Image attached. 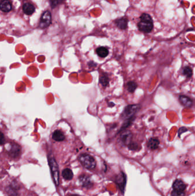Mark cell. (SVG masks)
I'll return each instance as SVG.
<instances>
[{"instance_id":"cell-13","label":"cell","mask_w":195,"mask_h":196,"mask_svg":"<svg viewBox=\"0 0 195 196\" xmlns=\"http://www.w3.org/2000/svg\"><path fill=\"white\" fill-rule=\"evenodd\" d=\"M52 138L57 142H61L65 140V136L64 133L61 131L56 130L53 133Z\"/></svg>"},{"instance_id":"cell-3","label":"cell","mask_w":195,"mask_h":196,"mask_svg":"<svg viewBox=\"0 0 195 196\" xmlns=\"http://www.w3.org/2000/svg\"><path fill=\"white\" fill-rule=\"evenodd\" d=\"M139 108H140L139 105H137V104L129 105L125 108L121 115V116L122 118L125 119H130L134 116V115L137 112V111L139 110Z\"/></svg>"},{"instance_id":"cell-7","label":"cell","mask_w":195,"mask_h":196,"mask_svg":"<svg viewBox=\"0 0 195 196\" xmlns=\"http://www.w3.org/2000/svg\"><path fill=\"white\" fill-rule=\"evenodd\" d=\"M132 138V134L129 131H124V133L121 135L120 140L122 143L124 145H129L130 143Z\"/></svg>"},{"instance_id":"cell-24","label":"cell","mask_w":195,"mask_h":196,"mask_svg":"<svg viewBox=\"0 0 195 196\" xmlns=\"http://www.w3.org/2000/svg\"><path fill=\"white\" fill-rule=\"evenodd\" d=\"M59 0H50V3L52 7L53 8H55L58 4Z\"/></svg>"},{"instance_id":"cell-26","label":"cell","mask_w":195,"mask_h":196,"mask_svg":"<svg viewBox=\"0 0 195 196\" xmlns=\"http://www.w3.org/2000/svg\"><path fill=\"white\" fill-rule=\"evenodd\" d=\"M24 196H39V195L33 191H28V192L25 193Z\"/></svg>"},{"instance_id":"cell-4","label":"cell","mask_w":195,"mask_h":196,"mask_svg":"<svg viewBox=\"0 0 195 196\" xmlns=\"http://www.w3.org/2000/svg\"><path fill=\"white\" fill-rule=\"evenodd\" d=\"M52 21V17L51 13L49 11H46L44 12L42 15L40 23H39V27L41 29H44L48 27L51 23Z\"/></svg>"},{"instance_id":"cell-8","label":"cell","mask_w":195,"mask_h":196,"mask_svg":"<svg viewBox=\"0 0 195 196\" xmlns=\"http://www.w3.org/2000/svg\"><path fill=\"white\" fill-rule=\"evenodd\" d=\"M1 10L5 13L9 12L12 10V3L10 0H1V4H0Z\"/></svg>"},{"instance_id":"cell-23","label":"cell","mask_w":195,"mask_h":196,"mask_svg":"<svg viewBox=\"0 0 195 196\" xmlns=\"http://www.w3.org/2000/svg\"><path fill=\"white\" fill-rule=\"evenodd\" d=\"M171 196H185V193L184 191L174 190L171 193Z\"/></svg>"},{"instance_id":"cell-11","label":"cell","mask_w":195,"mask_h":196,"mask_svg":"<svg viewBox=\"0 0 195 196\" xmlns=\"http://www.w3.org/2000/svg\"><path fill=\"white\" fill-rule=\"evenodd\" d=\"M128 20L126 17H122L116 21V24L117 27L121 29H125L128 27Z\"/></svg>"},{"instance_id":"cell-20","label":"cell","mask_w":195,"mask_h":196,"mask_svg":"<svg viewBox=\"0 0 195 196\" xmlns=\"http://www.w3.org/2000/svg\"><path fill=\"white\" fill-rule=\"evenodd\" d=\"M134 118L132 117V118H130V119H126V120L123 123V124H122V127H121V128L120 131H122V130H124L125 128H126L127 127H128L131 124V123L133 122V121L134 120Z\"/></svg>"},{"instance_id":"cell-15","label":"cell","mask_w":195,"mask_h":196,"mask_svg":"<svg viewBox=\"0 0 195 196\" xmlns=\"http://www.w3.org/2000/svg\"><path fill=\"white\" fill-rule=\"evenodd\" d=\"M96 53L99 57L102 58H104L108 55L109 51L106 47H98V48H97Z\"/></svg>"},{"instance_id":"cell-9","label":"cell","mask_w":195,"mask_h":196,"mask_svg":"<svg viewBox=\"0 0 195 196\" xmlns=\"http://www.w3.org/2000/svg\"><path fill=\"white\" fill-rule=\"evenodd\" d=\"M24 13L27 15H31L35 11V7L30 3H25L23 7Z\"/></svg>"},{"instance_id":"cell-17","label":"cell","mask_w":195,"mask_h":196,"mask_svg":"<svg viewBox=\"0 0 195 196\" xmlns=\"http://www.w3.org/2000/svg\"><path fill=\"white\" fill-rule=\"evenodd\" d=\"M137 87V84L134 82H129L126 84V88L130 93H133Z\"/></svg>"},{"instance_id":"cell-16","label":"cell","mask_w":195,"mask_h":196,"mask_svg":"<svg viewBox=\"0 0 195 196\" xmlns=\"http://www.w3.org/2000/svg\"><path fill=\"white\" fill-rule=\"evenodd\" d=\"M62 175L63 178L66 180H71L73 177L72 171L70 169H65L62 172Z\"/></svg>"},{"instance_id":"cell-22","label":"cell","mask_w":195,"mask_h":196,"mask_svg":"<svg viewBox=\"0 0 195 196\" xmlns=\"http://www.w3.org/2000/svg\"><path fill=\"white\" fill-rule=\"evenodd\" d=\"M128 148L131 150H137L139 149V146L138 144L136 143L130 142L128 145Z\"/></svg>"},{"instance_id":"cell-10","label":"cell","mask_w":195,"mask_h":196,"mask_svg":"<svg viewBox=\"0 0 195 196\" xmlns=\"http://www.w3.org/2000/svg\"><path fill=\"white\" fill-rule=\"evenodd\" d=\"M179 100L181 104L185 107H190L193 104L192 100L188 97L184 95H181L179 97Z\"/></svg>"},{"instance_id":"cell-25","label":"cell","mask_w":195,"mask_h":196,"mask_svg":"<svg viewBox=\"0 0 195 196\" xmlns=\"http://www.w3.org/2000/svg\"><path fill=\"white\" fill-rule=\"evenodd\" d=\"M188 131L187 128H185V127H182L180 128L179 130H178V136H180V135H181L183 132H186V131Z\"/></svg>"},{"instance_id":"cell-2","label":"cell","mask_w":195,"mask_h":196,"mask_svg":"<svg viewBox=\"0 0 195 196\" xmlns=\"http://www.w3.org/2000/svg\"><path fill=\"white\" fill-rule=\"evenodd\" d=\"M79 161L81 165L89 170H93L96 168V162L95 158L87 154H83L79 157Z\"/></svg>"},{"instance_id":"cell-5","label":"cell","mask_w":195,"mask_h":196,"mask_svg":"<svg viewBox=\"0 0 195 196\" xmlns=\"http://www.w3.org/2000/svg\"><path fill=\"white\" fill-rule=\"evenodd\" d=\"M8 154L10 157L13 159L18 158L21 154V147L16 143H13L11 145L10 149L8 150Z\"/></svg>"},{"instance_id":"cell-14","label":"cell","mask_w":195,"mask_h":196,"mask_svg":"<svg viewBox=\"0 0 195 196\" xmlns=\"http://www.w3.org/2000/svg\"><path fill=\"white\" fill-rule=\"evenodd\" d=\"M160 142L158 139L155 138H150L148 142V147L150 150H155L158 148Z\"/></svg>"},{"instance_id":"cell-12","label":"cell","mask_w":195,"mask_h":196,"mask_svg":"<svg viewBox=\"0 0 195 196\" xmlns=\"http://www.w3.org/2000/svg\"><path fill=\"white\" fill-rule=\"evenodd\" d=\"M173 187L175 190L184 191L186 188V186L182 181L177 179L174 182L173 184Z\"/></svg>"},{"instance_id":"cell-27","label":"cell","mask_w":195,"mask_h":196,"mask_svg":"<svg viewBox=\"0 0 195 196\" xmlns=\"http://www.w3.org/2000/svg\"><path fill=\"white\" fill-rule=\"evenodd\" d=\"M4 139H5L4 135V134H3V133H1V144H3Z\"/></svg>"},{"instance_id":"cell-18","label":"cell","mask_w":195,"mask_h":196,"mask_svg":"<svg viewBox=\"0 0 195 196\" xmlns=\"http://www.w3.org/2000/svg\"><path fill=\"white\" fill-rule=\"evenodd\" d=\"M100 83L104 87L108 86L109 83V80L108 76L106 75H105V74L102 75L101 76H100Z\"/></svg>"},{"instance_id":"cell-6","label":"cell","mask_w":195,"mask_h":196,"mask_svg":"<svg viewBox=\"0 0 195 196\" xmlns=\"http://www.w3.org/2000/svg\"><path fill=\"white\" fill-rule=\"evenodd\" d=\"M18 183L15 182V183H12L8 186L6 188V192H7L9 196H17L18 195V190H19V189L18 187H20V186H18Z\"/></svg>"},{"instance_id":"cell-19","label":"cell","mask_w":195,"mask_h":196,"mask_svg":"<svg viewBox=\"0 0 195 196\" xmlns=\"http://www.w3.org/2000/svg\"><path fill=\"white\" fill-rule=\"evenodd\" d=\"M182 74L184 75H185V76H186L187 78H190V77L192 76V75L193 74V71H192V68L190 67H185L182 70Z\"/></svg>"},{"instance_id":"cell-1","label":"cell","mask_w":195,"mask_h":196,"mask_svg":"<svg viewBox=\"0 0 195 196\" xmlns=\"http://www.w3.org/2000/svg\"><path fill=\"white\" fill-rule=\"evenodd\" d=\"M140 31L144 33H149L153 28V20L150 15L144 13L140 17V21L138 24Z\"/></svg>"},{"instance_id":"cell-21","label":"cell","mask_w":195,"mask_h":196,"mask_svg":"<svg viewBox=\"0 0 195 196\" xmlns=\"http://www.w3.org/2000/svg\"><path fill=\"white\" fill-rule=\"evenodd\" d=\"M80 179L84 186H88L89 185H91V182L89 181V179L87 177H85L84 176H83Z\"/></svg>"}]
</instances>
